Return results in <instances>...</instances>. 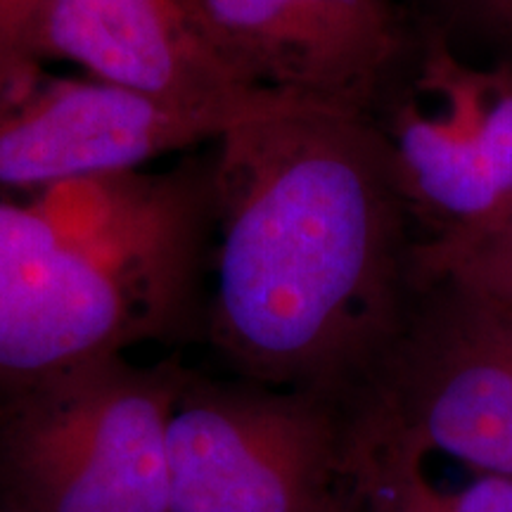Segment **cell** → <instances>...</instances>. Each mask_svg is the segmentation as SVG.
Returning a JSON list of instances; mask_svg holds the SVG:
<instances>
[{
	"label": "cell",
	"instance_id": "cell-1",
	"mask_svg": "<svg viewBox=\"0 0 512 512\" xmlns=\"http://www.w3.org/2000/svg\"><path fill=\"white\" fill-rule=\"evenodd\" d=\"M209 335L242 380L356 396L413 299L411 207L373 114L266 93L211 143Z\"/></svg>",
	"mask_w": 512,
	"mask_h": 512
},
{
	"label": "cell",
	"instance_id": "cell-2",
	"mask_svg": "<svg viewBox=\"0 0 512 512\" xmlns=\"http://www.w3.org/2000/svg\"><path fill=\"white\" fill-rule=\"evenodd\" d=\"M183 375L110 356L0 399V465L22 510L169 512Z\"/></svg>",
	"mask_w": 512,
	"mask_h": 512
},
{
	"label": "cell",
	"instance_id": "cell-3",
	"mask_svg": "<svg viewBox=\"0 0 512 512\" xmlns=\"http://www.w3.org/2000/svg\"><path fill=\"white\" fill-rule=\"evenodd\" d=\"M347 396L183 375L169 425V512H323L354 456Z\"/></svg>",
	"mask_w": 512,
	"mask_h": 512
},
{
	"label": "cell",
	"instance_id": "cell-4",
	"mask_svg": "<svg viewBox=\"0 0 512 512\" xmlns=\"http://www.w3.org/2000/svg\"><path fill=\"white\" fill-rule=\"evenodd\" d=\"M441 306H408L366 399L420 451L512 477V313L437 283Z\"/></svg>",
	"mask_w": 512,
	"mask_h": 512
},
{
	"label": "cell",
	"instance_id": "cell-5",
	"mask_svg": "<svg viewBox=\"0 0 512 512\" xmlns=\"http://www.w3.org/2000/svg\"><path fill=\"white\" fill-rule=\"evenodd\" d=\"M55 233L110 275L157 330L192 316L214 261L211 150L164 171H112L31 192Z\"/></svg>",
	"mask_w": 512,
	"mask_h": 512
},
{
	"label": "cell",
	"instance_id": "cell-6",
	"mask_svg": "<svg viewBox=\"0 0 512 512\" xmlns=\"http://www.w3.org/2000/svg\"><path fill=\"white\" fill-rule=\"evenodd\" d=\"M392 147L411 214L434 233L512 202V69H475L427 29L406 74L373 114ZM432 233V235H434Z\"/></svg>",
	"mask_w": 512,
	"mask_h": 512
},
{
	"label": "cell",
	"instance_id": "cell-7",
	"mask_svg": "<svg viewBox=\"0 0 512 512\" xmlns=\"http://www.w3.org/2000/svg\"><path fill=\"white\" fill-rule=\"evenodd\" d=\"M256 91L375 114L413 57L399 0H200Z\"/></svg>",
	"mask_w": 512,
	"mask_h": 512
},
{
	"label": "cell",
	"instance_id": "cell-8",
	"mask_svg": "<svg viewBox=\"0 0 512 512\" xmlns=\"http://www.w3.org/2000/svg\"><path fill=\"white\" fill-rule=\"evenodd\" d=\"M162 337L31 202L0 200V399Z\"/></svg>",
	"mask_w": 512,
	"mask_h": 512
},
{
	"label": "cell",
	"instance_id": "cell-9",
	"mask_svg": "<svg viewBox=\"0 0 512 512\" xmlns=\"http://www.w3.org/2000/svg\"><path fill=\"white\" fill-rule=\"evenodd\" d=\"M235 119L164 105L93 76L43 72L0 102V188L36 192L76 178L145 169L214 143Z\"/></svg>",
	"mask_w": 512,
	"mask_h": 512
},
{
	"label": "cell",
	"instance_id": "cell-10",
	"mask_svg": "<svg viewBox=\"0 0 512 512\" xmlns=\"http://www.w3.org/2000/svg\"><path fill=\"white\" fill-rule=\"evenodd\" d=\"M38 53L164 105L240 117L268 91L235 72L200 0H50Z\"/></svg>",
	"mask_w": 512,
	"mask_h": 512
},
{
	"label": "cell",
	"instance_id": "cell-11",
	"mask_svg": "<svg viewBox=\"0 0 512 512\" xmlns=\"http://www.w3.org/2000/svg\"><path fill=\"white\" fill-rule=\"evenodd\" d=\"M413 283H437L512 313V202L413 245Z\"/></svg>",
	"mask_w": 512,
	"mask_h": 512
},
{
	"label": "cell",
	"instance_id": "cell-12",
	"mask_svg": "<svg viewBox=\"0 0 512 512\" xmlns=\"http://www.w3.org/2000/svg\"><path fill=\"white\" fill-rule=\"evenodd\" d=\"M50 0H0V102L15 98L43 74L38 53Z\"/></svg>",
	"mask_w": 512,
	"mask_h": 512
},
{
	"label": "cell",
	"instance_id": "cell-13",
	"mask_svg": "<svg viewBox=\"0 0 512 512\" xmlns=\"http://www.w3.org/2000/svg\"><path fill=\"white\" fill-rule=\"evenodd\" d=\"M373 439L387 453L384 467H387V489L389 494L387 508L389 512H448V494L434 489L420 470L422 453L418 446L408 439L389 430L384 425L368 427Z\"/></svg>",
	"mask_w": 512,
	"mask_h": 512
},
{
	"label": "cell",
	"instance_id": "cell-14",
	"mask_svg": "<svg viewBox=\"0 0 512 512\" xmlns=\"http://www.w3.org/2000/svg\"><path fill=\"white\" fill-rule=\"evenodd\" d=\"M453 22L479 31L512 55V0H437Z\"/></svg>",
	"mask_w": 512,
	"mask_h": 512
},
{
	"label": "cell",
	"instance_id": "cell-15",
	"mask_svg": "<svg viewBox=\"0 0 512 512\" xmlns=\"http://www.w3.org/2000/svg\"><path fill=\"white\" fill-rule=\"evenodd\" d=\"M448 512H512V477H479L458 494H448Z\"/></svg>",
	"mask_w": 512,
	"mask_h": 512
},
{
	"label": "cell",
	"instance_id": "cell-16",
	"mask_svg": "<svg viewBox=\"0 0 512 512\" xmlns=\"http://www.w3.org/2000/svg\"><path fill=\"white\" fill-rule=\"evenodd\" d=\"M323 512H339V510H337V505H335V503H332V505H330V508H328V510H323Z\"/></svg>",
	"mask_w": 512,
	"mask_h": 512
}]
</instances>
